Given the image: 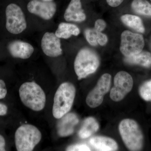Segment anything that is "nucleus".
<instances>
[{"instance_id":"nucleus-1","label":"nucleus","mask_w":151,"mask_h":151,"mask_svg":"<svg viewBox=\"0 0 151 151\" xmlns=\"http://www.w3.org/2000/svg\"><path fill=\"white\" fill-rule=\"evenodd\" d=\"M76 90L73 84L64 82L58 88L53 100L52 115L59 119L70 111L75 99Z\"/></svg>"},{"instance_id":"nucleus-2","label":"nucleus","mask_w":151,"mask_h":151,"mask_svg":"<svg viewBox=\"0 0 151 151\" xmlns=\"http://www.w3.org/2000/svg\"><path fill=\"white\" fill-rule=\"evenodd\" d=\"M119 131L124 144L129 150H142L144 134L137 122L133 119H124L119 124Z\"/></svg>"},{"instance_id":"nucleus-3","label":"nucleus","mask_w":151,"mask_h":151,"mask_svg":"<svg viewBox=\"0 0 151 151\" xmlns=\"http://www.w3.org/2000/svg\"><path fill=\"white\" fill-rule=\"evenodd\" d=\"M19 94L23 104L33 111H41L45 107V93L34 81L25 82L22 84L19 89Z\"/></svg>"},{"instance_id":"nucleus-4","label":"nucleus","mask_w":151,"mask_h":151,"mask_svg":"<svg viewBox=\"0 0 151 151\" xmlns=\"http://www.w3.org/2000/svg\"><path fill=\"white\" fill-rule=\"evenodd\" d=\"M99 65L100 60L96 52L89 48H82L76 57L74 70L78 79H81L94 73Z\"/></svg>"},{"instance_id":"nucleus-5","label":"nucleus","mask_w":151,"mask_h":151,"mask_svg":"<svg viewBox=\"0 0 151 151\" xmlns=\"http://www.w3.org/2000/svg\"><path fill=\"white\" fill-rule=\"evenodd\" d=\"M41 139V133L35 126L31 124L22 125L18 128L15 134L17 150L32 151Z\"/></svg>"},{"instance_id":"nucleus-6","label":"nucleus","mask_w":151,"mask_h":151,"mask_svg":"<svg viewBox=\"0 0 151 151\" xmlns=\"http://www.w3.org/2000/svg\"><path fill=\"white\" fill-rule=\"evenodd\" d=\"M6 27L12 34H20L27 28L25 14L21 8L15 4H10L6 9Z\"/></svg>"},{"instance_id":"nucleus-7","label":"nucleus","mask_w":151,"mask_h":151,"mask_svg":"<svg viewBox=\"0 0 151 151\" xmlns=\"http://www.w3.org/2000/svg\"><path fill=\"white\" fill-rule=\"evenodd\" d=\"M145 46L143 36L126 30L122 32L120 49L125 57L132 56L142 51Z\"/></svg>"},{"instance_id":"nucleus-8","label":"nucleus","mask_w":151,"mask_h":151,"mask_svg":"<svg viewBox=\"0 0 151 151\" xmlns=\"http://www.w3.org/2000/svg\"><path fill=\"white\" fill-rule=\"evenodd\" d=\"M134 81L132 76L126 71H121L115 76L114 86L110 92L113 101L119 102L123 100L133 88Z\"/></svg>"},{"instance_id":"nucleus-9","label":"nucleus","mask_w":151,"mask_h":151,"mask_svg":"<svg viewBox=\"0 0 151 151\" xmlns=\"http://www.w3.org/2000/svg\"><path fill=\"white\" fill-rule=\"evenodd\" d=\"M111 76L105 73L101 76L97 85L86 98V103L90 108H95L100 106L103 101L104 95L107 94L111 87Z\"/></svg>"},{"instance_id":"nucleus-10","label":"nucleus","mask_w":151,"mask_h":151,"mask_svg":"<svg viewBox=\"0 0 151 151\" xmlns=\"http://www.w3.org/2000/svg\"><path fill=\"white\" fill-rule=\"evenodd\" d=\"M56 3L52 1H44L32 0L28 3L27 10L30 13L39 17L44 20L53 18L57 12Z\"/></svg>"},{"instance_id":"nucleus-11","label":"nucleus","mask_w":151,"mask_h":151,"mask_svg":"<svg viewBox=\"0 0 151 151\" xmlns=\"http://www.w3.org/2000/svg\"><path fill=\"white\" fill-rule=\"evenodd\" d=\"M42 50L46 56L56 58L63 54L60 39L52 32H45L41 40Z\"/></svg>"},{"instance_id":"nucleus-12","label":"nucleus","mask_w":151,"mask_h":151,"mask_svg":"<svg viewBox=\"0 0 151 151\" xmlns=\"http://www.w3.org/2000/svg\"><path fill=\"white\" fill-rule=\"evenodd\" d=\"M8 49L12 56L22 59H28L35 51L32 45L21 40H15L10 42Z\"/></svg>"},{"instance_id":"nucleus-13","label":"nucleus","mask_w":151,"mask_h":151,"mask_svg":"<svg viewBox=\"0 0 151 151\" xmlns=\"http://www.w3.org/2000/svg\"><path fill=\"white\" fill-rule=\"evenodd\" d=\"M60 120L57 124V132L60 137H66L72 134L74 128L79 122L77 116L73 113H68Z\"/></svg>"},{"instance_id":"nucleus-14","label":"nucleus","mask_w":151,"mask_h":151,"mask_svg":"<svg viewBox=\"0 0 151 151\" xmlns=\"http://www.w3.org/2000/svg\"><path fill=\"white\" fill-rule=\"evenodd\" d=\"M64 18L66 21L81 22L86 20L81 0H71L65 10Z\"/></svg>"},{"instance_id":"nucleus-15","label":"nucleus","mask_w":151,"mask_h":151,"mask_svg":"<svg viewBox=\"0 0 151 151\" xmlns=\"http://www.w3.org/2000/svg\"><path fill=\"white\" fill-rule=\"evenodd\" d=\"M89 143L97 151H114L118 149V145L116 141L107 137H93L89 140Z\"/></svg>"},{"instance_id":"nucleus-16","label":"nucleus","mask_w":151,"mask_h":151,"mask_svg":"<svg viewBox=\"0 0 151 151\" xmlns=\"http://www.w3.org/2000/svg\"><path fill=\"white\" fill-rule=\"evenodd\" d=\"M80 33V30L77 26L63 22L59 24L55 33L60 39H68L72 36H78Z\"/></svg>"},{"instance_id":"nucleus-17","label":"nucleus","mask_w":151,"mask_h":151,"mask_svg":"<svg viewBox=\"0 0 151 151\" xmlns=\"http://www.w3.org/2000/svg\"><path fill=\"white\" fill-rule=\"evenodd\" d=\"M124 60L128 64L146 68L151 67V54L148 52L142 51L132 56L126 57Z\"/></svg>"},{"instance_id":"nucleus-18","label":"nucleus","mask_w":151,"mask_h":151,"mask_svg":"<svg viewBox=\"0 0 151 151\" xmlns=\"http://www.w3.org/2000/svg\"><path fill=\"white\" fill-rule=\"evenodd\" d=\"M99 128L97 120L93 117H89L84 120L78 132V135L82 139H86L96 133Z\"/></svg>"},{"instance_id":"nucleus-19","label":"nucleus","mask_w":151,"mask_h":151,"mask_svg":"<svg viewBox=\"0 0 151 151\" xmlns=\"http://www.w3.org/2000/svg\"><path fill=\"white\" fill-rule=\"evenodd\" d=\"M123 23L132 29L140 33L145 32V28L143 22L139 17L131 14H125L121 17Z\"/></svg>"},{"instance_id":"nucleus-20","label":"nucleus","mask_w":151,"mask_h":151,"mask_svg":"<svg viewBox=\"0 0 151 151\" xmlns=\"http://www.w3.org/2000/svg\"><path fill=\"white\" fill-rule=\"evenodd\" d=\"M131 6L136 13L151 17V4L147 0H133Z\"/></svg>"},{"instance_id":"nucleus-21","label":"nucleus","mask_w":151,"mask_h":151,"mask_svg":"<svg viewBox=\"0 0 151 151\" xmlns=\"http://www.w3.org/2000/svg\"><path fill=\"white\" fill-rule=\"evenodd\" d=\"M140 96L146 101H151V79L143 83L139 88Z\"/></svg>"},{"instance_id":"nucleus-22","label":"nucleus","mask_w":151,"mask_h":151,"mask_svg":"<svg viewBox=\"0 0 151 151\" xmlns=\"http://www.w3.org/2000/svg\"><path fill=\"white\" fill-rule=\"evenodd\" d=\"M85 37L86 40L92 46H96L97 42V31L94 29H87L85 30Z\"/></svg>"},{"instance_id":"nucleus-23","label":"nucleus","mask_w":151,"mask_h":151,"mask_svg":"<svg viewBox=\"0 0 151 151\" xmlns=\"http://www.w3.org/2000/svg\"><path fill=\"white\" fill-rule=\"evenodd\" d=\"M66 151H91L89 147L85 144H76L68 147Z\"/></svg>"},{"instance_id":"nucleus-24","label":"nucleus","mask_w":151,"mask_h":151,"mask_svg":"<svg viewBox=\"0 0 151 151\" xmlns=\"http://www.w3.org/2000/svg\"><path fill=\"white\" fill-rule=\"evenodd\" d=\"M107 36L101 32L97 31V42L101 46H104L108 42Z\"/></svg>"},{"instance_id":"nucleus-25","label":"nucleus","mask_w":151,"mask_h":151,"mask_svg":"<svg viewBox=\"0 0 151 151\" xmlns=\"http://www.w3.org/2000/svg\"><path fill=\"white\" fill-rule=\"evenodd\" d=\"M106 27V24L105 21L99 19L95 22L94 29L97 31L101 32V31L105 29Z\"/></svg>"},{"instance_id":"nucleus-26","label":"nucleus","mask_w":151,"mask_h":151,"mask_svg":"<svg viewBox=\"0 0 151 151\" xmlns=\"http://www.w3.org/2000/svg\"><path fill=\"white\" fill-rule=\"evenodd\" d=\"M124 0H106L109 6L113 7H116L120 5Z\"/></svg>"},{"instance_id":"nucleus-27","label":"nucleus","mask_w":151,"mask_h":151,"mask_svg":"<svg viewBox=\"0 0 151 151\" xmlns=\"http://www.w3.org/2000/svg\"><path fill=\"white\" fill-rule=\"evenodd\" d=\"M8 108L6 105L0 103V116H4L7 113Z\"/></svg>"},{"instance_id":"nucleus-28","label":"nucleus","mask_w":151,"mask_h":151,"mask_svg":"<svg viewBox=\"0 0 151 151\" xmlns=\"http://www.w3.org/2000/svg\"><path fill=\"white\" fill-rule=\"evenodd\" d=\"M5 145V140L2 135H0V151H6Z\"/></svg>"},{"instance_id":"nucleus-29","label":"nucleus","mask_w":151,"mask_h":151,"mask_svg":"<svg viewBox=\"0 0 151 151\" xmlns=\"http://www.w3.org/2000/svg\"><path fill=\"white\" fill-rule=\"evenodd\" d=\"M7 93L6 88H3L0 87V99H3L6 97Z\"/></svg>"},{"instance_id":"nucleus-30","label":"nucleus","mask_w":151,"mask_h":151,"mask_svg":"<svg viewBox=\"0 0 151 151\" xmlns=\"http://www.w3.org/2000/svg\"><path fill=\"white\" fill-rule=\"evenodd\" d=\"M0 87L3 88H6L5 82L2 79H0Z\"/></svg>"},{"instance_id":"nucleus-31","label":"nucleus","mask_w":151,"mask_h":151,"mask_svg":"<svg viewBox=\"0 0 151 151\" xmlns=\"http://www.w3.org/2000/svg\"><path fill=\"white\" fill-rule=\"evenodd\" d=\"M38 1H52L53 0H38Z\"/></svg>"},{"instance_id":"nucleus-32","label":"nucleus","mask_w":151,"mask_h":151,"mask_svg":"<svg viewBox=\"0 0 151 151\" xmlns=\"http://www.w3.org/2000/svg\"><path fill=\"white\" fill-rule=\"evenodd\" d=\"M150 46H151V44H150Z\"/></svg>"},{"instance_id":"nucleus-33","label":"nucleus","mask_w":151,"mask_h":151,"mask_svg":"<svg viewBox=\"0 0 151 151\" xmlns=\"http://www.w3.org/2000/svg\"><path fill=\"white\" fill-rule=\"evenodd\" d=\"M150 1H151V0H150Z\"/></svg>"}]
</instances>
